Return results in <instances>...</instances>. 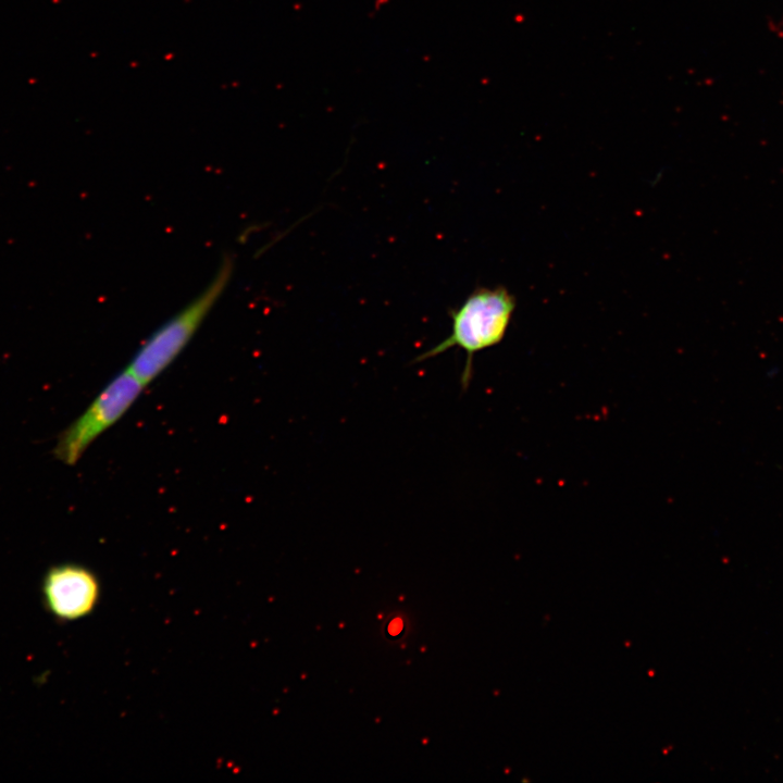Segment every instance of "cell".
I'll list each match as a JSON object with an SVG mask.
<instances>
[{
    "label": "cell",
    "instance_id": "7a4b0ae2",
    "mask_svg": "<svg viewBox=\"0 0 783 783\" xmlns=\"http://www.w3.org/2000/svg\"><path fill=\"white\" fill-rule=\"evenodd\" d=\"M234 261L226 256L212 279L189 303L160 325L127 364L147 386L183 352L231 282Z\"/></svg>",
    "mask_w": 783,
    "mask_h": 783
},
{
    "label": "cell",
    "instance_id": "6da1fadb",
    "mask_svg": "<svg viewBox=\"0 0 783 783\" xmlns=\"http://www.w3.org/2000/svg\"><path fill=\"white\" fill-rule=\"evenodd\" d=\"M515 306L514 296L506 287L476 288L457 309L449 312L450 334L417 357L415 362L434 358L452 347L462 348L467 360L461 373V386L465 390L472 378L474 355L502 341Z\"/></svg>",
    "mask_w": 783,
    "mask_h": 783
},
{
    "label": "cell",
    "instance_id": "5b68a950",
    "mask_svg": "<svg viewBox=\"0 0 783 783\" xmlns=\"http://www.w3.org/2000/svg\"><path fill=\"white\" fill-rule=\"evenodd\" d=\"M402 630V622L400 619H395L389 624L388 631L391 635L398 634Z\"/></svg>",
    "mask_w": 783,
    "mask_h": 783
},
{
    "label": "cell",
    "instance_id": "3957f363",
    "mask_svg": "<svg viewBox=\"0 0 783 783\" xmlns=\"http://www.w3.org/2000/svg\"><path fill=\"white\" fill-rule=\"evenodd\" d=\"M146 387L128 369L119 372L60 434L54 457L67 465L77 463L89 446L126 414Z\"/></svg>",
    "mask_w": 783,
    "mask_h": 783
},
{
    "label": "cell",
    "instance_id": "277c9868",
    "mask_svg": "<svg viewBox=\"0 0 783 783\" xmlns=\"http://www.w3.org/2000/svg\"><path fill=\"white\" fill-rule=\"evenodd\" d=\"M45 608L60 621L89 616L100 598V582L89 568L65 562L49 568L42 580Z\"/></svg>",
    "mask_w": 783,
    "mask_h": 783
}]
</instances>
